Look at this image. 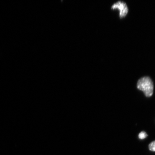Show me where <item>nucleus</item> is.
I'll return each mask as SVG.
<instances>
[{
  "label": "nucleus",
  "instance_id": "nucleus-1",
  "mask_svg": "<svg viewBox=\"0 0 155 155\" xmlns=\"http://www.w3.org/2000/svg\"><path fill=\"white\" fill-rule=\"evenodd\" d=\"M137 88L142 91L147 97L152 96L153 93L154 85L152 79L149 77L141 78L137 81Z\"/></svg>",
  "mask_w": 155,
  "mask_h": 155
},
{
  "label": "nucleus",
  "instance_id": "nucleus-2",
  "mask_svg": "<svg viewBox=\"0 0 155 155\" xmlns=\"http://www.w3.org/2000/svg\"><path fill=\"white\" fill-rule=\"evenodd\" d=\"M112 9H117L119 11V17L121 18L126 17L129 12L128 7L125 2L118 1L112 5Z\"/></svg>",
  "mask_w": 155,
  "mask_h": 155
},
{
  "label": "nucleus",
  "instance_id": "nucleus-3",
  "mask_svg": "<svg viewBox=\"0 0 155 155\" xmlns=\"http://www.w3.org/2000/svg\"><path fill=\"white\" fill-rule=\"evenodd\" d=\"M148 136V135L145 132L143 131H141L140 133L139 134L138 137L139 139H143L146 138Z\"/></svg>",
  "mask_w": 155,
  "mask_h": 155
},
{
  "label": "nucleus",
  "instance_id": "nucleus-4",
  "mask_svg": "<svg viewBox=\"0 0 155 155\" xmlns=\"http://www.w3.org/2000/svg\"><path fill=\"white\" fill-rule=\"evenodd\" d=\"M149 148L150 151L155 152V140L152 141L149 144Z\"/></svg>",
  "mask_w": 155,
  "mask_h": 155
}]
</instances>
